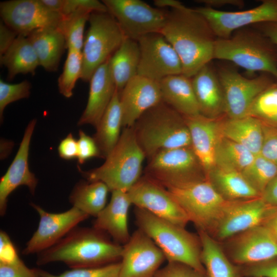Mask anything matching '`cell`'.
Instances as JSON below:
<instances>
[{"mask_svg":"<svg viewBox=\"0 0 277 277\" xmlns=\"http://www.w3.org/2000/svg\"><path fill=\"white\" fill-rule=\"evenodd\" d=\"M160 33L178 54L184 75L191 78L213 60L217 38L206 18L194 9L184 5L168 11Z\"/></svg>","mask_w":277,"mask_h":277,"instance_id":"obj_1","label":"cell"},{"mask_svg":"<svg viewBox=\"0 0 277 277\" xmlns=\"http://www.w3.org/2000/svg\"><path fill=\"white\" fill-rule=\"evenodd\" d=\"M123 245L93 227H75L52 247L37 253L36 264L60 262L71 269L91 268L120 262Z\"/></svg>","mask_w":277,"mask_h":277,"instance_id":"obj_2","label":"cell"},{"mask_svg":"<svg viewBox=\"0 0 277 277\" xmlns=\"http://www.w3.org/2000/svg\"><path fill=\"white\" fill-rule=\"evenodd\" d=\"M213 59L228 61L249 74L266 73L277 80V47L252 26L238 29L215 41Z\"/></svg>","mask_w":277,"mask_h":277,"instance_id":"obj_3","label":"cell"},{"mask_svg":"<svg viewBox=\"0 0 277 277\" xmlns=\"http://www.w3.org/2000/svg\"><path fill=\"white\" fill-rule=\"evenodd\" d=\"M133 128L147 160L164 150L191 146L184 116L163 101L143 113Z\"/></svg>","mask_w":277,"mask_h":277,"instance_id":"obj_4","label":"cell"},{"mask_svg":"<svg viewBox=\"0 0 277 277\" xmlns=\"http://www.w3.org/2000/svg\"><path fill=\"white\" fill-rule=\"evenodd\" d=\"M134 214L138 228L152 240L167 262L187 265L205 275L199 235L140 208L135 207Z\"/></svg>","mask_w":277,"mask_h":277,"instance_id":"obj_5","label":"cell"},{"mask_svg":"<svg viewBox=\"0 0 277 277\" xmlns=\"http://www.w3.org/2000/svg\"><path fill=\"white\" fill-rule=\"evenodd\" d=\"M145 159L133 127H126L101 166L89 171L78 167V170L87 181L102 182L110 192L128 191L141 178Z\"/></svg>","mask_w":277,"mask_h":277,"instance_id":"obj_6","label":"cell"},{"mask_svg":"<svg viewBox=\"0 0 277 277\" xmlns=\"http://www.w3.org/2000/svg\"><path fill=\"white\" fill-rule=\"evenodd\" d=\"M198 230L211 234L226 204L207 178L166 188Z\"/></svg>","mask_w":277,"mask_h":277,"instance_id":"obj_7","label":"cell"},{"mask_svg":"<svg viewBox=\"0 0 277 277\" xmlns=\"http://www.w3.org/2000/svg\"><path fill=\"white\" fill-rule=\"evenodd\" d=\"M83 49L81 80L89 82L95 70L108 60L126 38L117 21L108 12H93Z\"/></svg>","mask_w":277,"mask_h":277,"instance_id":"obj_8","label":"cell"},{"mask_svg":"<svg viewBox=\"0 0 277 277\" xmlns=\"http://www.w3.org/2000/svg\"><path fill=\"white\" fill-rule=\"evenodd\" d=\"M146 176L165 188L207 178L191 146L161 151L148 160Z\"/></svg>","mask_w":277,"mask_h":277,"instance_id":"obj_9","label":"cell"},{"mask_svg":"<svg viewBox=\"0 0 277 277\" xmlns=\"http://www.w3.org/2000/svg\"><path fill=\"white\" fill-rule=\"evenodd\" d=\"M126 38L135 41L148 34L160 33L167 11L140 0H103Z\"/></svg>","mask_w":277,"mask_h":277,"instance_id":"obj_10","label":"cell"},{"mask_svg":"<svg viewBox=\"0 0 277 277\" xmlns=\"http://www.w3.org/2000/svg\"><path fill=\"white\" fill-rule=\"evenodd\" d=\"M216 71L224 92L225 115L229 118L247 116L256 97L274 83V77L266 73L247 78L230 67H221Z\"/></svg>","mask_w":277,"mask_h":277,"instance_id":"obj_11","label":"cell"},{"mask_svg":"<svg viewBox=\"0 0 277 277\" xmlns=\"http://www.w3.org/2000/svg\"><path fill=\"white\" fill-rule=\"evenodd\" d=\"M277 209L267 205L261 197L227 201L223 213L210 234L217 241L263 225Z\"/></svg>","mask_w":277,"mask_h":277,"instance_id":"obj_12","label":"cell"},{"mask_svg":"<svg viewBox=\"0 0 277 277\" xmlns=\"http://www.w3.org/2000/svg\"><path fill=\"white\" fill-rule=\"evenodd\" d=\"M137 42L140 50L137 75L160 82L168 76L183 73L178 54L162 34H148Z\"/></svg>","mask_w":277,"mask_h":277,"instance_id":"obj_13","label":"cell"},{"mask_svg":"<svg viewBox=\"0 0 277 277\" xmlns=\"http://www.w3.org/2000/svg\"><path fill=\"white\" fill-rule=\"evenodd\" d=\"M132 205L176 225L185 227L190 222L168 191L144 175L127 191Z\"/></svg>","mask_w":277,"mask_h":277,"instance_id":"obj_14","label":"cell"},{"mask_svg":"<svg viewBox=\"0 0 277 277\" xmlns=\"http://www.w3.org/2000/svg\"><path fill=\"white\" fill-rule=\"evenodd\" d=\"M39 216L38 227L22 251L24 255L38 253L53 246L77 225L90 216L75 207L61 213L46 211L31 203Z\"/></svg>","mask_w":277,"mask_h":277,"instance_id":"obj_15","label":"cell"},{"mask_svg":"<svg viewBox=\"0 0 277 277\" xmlns=\"http://www.w3.org/2000/svg\"><path fill=\"white\" fill-rule=\"evenodd\" d=\"M194 9L203 15L219 38H227L236 30L252 25L277 22V0H264L246 10L226 11L204 6Z\"/></svg>","mask_w":277,"mask_h":277,"instance_id":"obj_16","label":"cell"},{"mask_svg":"<svg viewBox=\"0 0 277 277\" xmlns=\"http://www.w3.org/2000/svg\"><path fill=\"white\" fill-rule=\"evenodd\" d=\"M165 261L159 247L138 228L123 245L120 277H154Z\"/></svg>","mask_w":277,"mask_h":277,"instance_id":"obj_17","label":"cell"},{"mask_svg":"<svg viewBox=\"0 0 277 277\" xmlns=\"http://www.w3.org/2000/svg\"><path fill=\"white\" fill-rule=\"evenodd\" d=\"M1 20L18 35L27 36L43 28H57L62 16L53 12L39 0H11L0 3Z\"/></svg>","mask_w":277,"mask_h":277,"instance_id":"obj_18","label":"cell"},{"mask_svg":"<svg viewBox=\"0 0 277 277\" xmlns=\"http://www.w3.org/2000/svg\"><path fill=\"white\" fill-rule=\"evenodd\" d=\"M226 241H228L229 254L227 256L237 265H249L277 258V242L264 225L246 230Z\"/></svg>","mask_w":277,"mask_h":277,"instance_id":"obj_19","label":"cell"},{"mask_svg":"<svg viewBox=\"0 0 277 277\" xmlns=\"http://www.w3.org/2000/svg\"><path fill=\"white\" fill-rule=\"evenodd\" d=\"M123 127H132L140 116L162 102L159 82L137 75L120 93Z\"/></svg>","mask_w":277,"mask_h":277,"instance_id":"obj_20","label":"cell"},{"mask_svg":"<svg viewBox=\"0 0 277 277\" xmlns=\"http://www.w3.org/2000/svg\"><path fill=\"white\" fill-rule=\"evenodd\" d=\"M36 120L28 124L18 151L5 174L0 180V214L4 216L7 210L8 197L20 186H27L34 195L38 183L35 174L29 168L28 156L30 144Z\"/></svg>","mask_w":277,"mask_h":277,"instance_id":"obj_21","label":"cell"},{"mask_svg":"<svg viewBox=\"0 0 277 277\" xmlns=\"http://www.w3.org/2000/svg\"><path fill=\"white\" fill-rule=\"evenodd\" d=\"M201 114L184 117L189 131L191 147L201 164L206 174L214 166V154L221 137V120Z\"/></svg>","mask_w":277,"mask_h":277,"instance_id":"obj_22","label":"cell"},{"mask_svg":"<svg viewBox=\"0 0 277 277\" xmlns=\"http://www.w3.org/2000/svg\"><path fill=\"white\" fill-rule=\"evenodd\" d=\"M111 192L109 203L95 217L93 227L109 234L115 242L124 245L131 236L128 215L132 203L127 191L115 190Z\"/></svg>","mask_w":277,"mask_h":277,"instance_id":"obj_23","label":"cell"},{"mask_svg":"<svg viewBox=\"0 0 277 277\" xmlns=\"http://www.w3.org/2000/svg\"><path fill=\"white\" fill-rule=\"evenodd\" d=\"M109 60L101 65L92 75L86 107L78 125H97L116 90L109 68Z\"/></svg>","mask_w":277,"mask_h":277,"instance_id":"obj_24","label":"cell"},{"mask_svg":"<svg viewBox=\"0 0 277 277\" xmlns=\"http://www.w3.org/2000/svg\"><path fill=\"white\" fill-rule=\"evenodd\" d=\"M200 114L210 118L225 115L223 88L217 71L208 63L191 77Z\"/></svg>","mask_w":277,"mask_h":277,"instance_id":"obj_25","label":"cell"},{"mask_svg":"<svg viewBox=\"0 0 277 277\" xmlns=\"http://www.w3.org/2000/svg\"><path fill=\"white\" fill-rule=\"evenodd\" d=\"M159 82L163 102L184 117L200 114L191 78L183 74H175Z\"/></svg>","mask_w":277,"mask_h":277,"instance_id":"obj_26","label":"cell"},{"mask_svg":"<svg viewBox=\"0 0 277 277\" xmlns=\"http://www.w3.org/2000/svg\"><path fill=\"white\" fill-rule=\"evenodd\" d=\"M36 54L39 66L48 72L56 71L66 47V42L58 28L35 30L27 36Z\"/></svg>","mask_w":277,"mask_h":277,"instance_id":"obj_27","label":"cell"},{"mask_svg":"<svg viewBox=\"0 0 277 277\" xmlns=\"http://www.w3.org/2000/svg\"><path fill=\"white\" fill-rule=\"evenodd\" d=\"M198 235L205 277H244L242 267L231 261L218 241L202 230H198Z\"/></svg>","mask_w":277,"mask_h":277,"instance_id":"obj_28","label":"cell"},{"mask_svg":"<svg viewBox=\"0 0 277 277\" xmlns=\"http://www.w3.org/2000/svg\"><path fill=\"white\" fill-rule=\"evenodd\" d=\"M206 177L218 193L226 201L261 197L240 171L214 166L207 173Z\"/></svg>","mask_w":277,"mask_h":277,"instance_id":"obj_29","label":"cell"},{"mask_svg":"<svg viewBox=\"0 0 277 277\" xmlns=\"http://www.w3.org/2000/svg\"><path fill=\"white\" fill-rule=\"evenodd\" d=\"M222 135L243 145L255 155L260 153L263 140V126L258 119L246 116L229 118L225 115L221 123Z\"/></svg>","mask_w":277,"mask_h":277,"instance_id":"obj_30","label":"cell"},{"mask_svg":"<svg viewBox=\"0 0 277 277\" xmlns=\"http://www.w3.org/2000/svg\"><path fill=\"white\" fill-rule=\"evenodd\" d=\"M140 50L137 41L125 38L109 60V68L116 89L120 93L137 75Z\"/></svg>","mask_w":277,"mask_h":277,"instance_id":"obj_31","label":"cell"},{"mask_svg":"<svg viewBox=\"0 0 277 277\" xmlns=\"http://www.w3.org/2000/svg\"><path fill=\"white\" fill-rule=\"evenodd\" d=\"M123 127L120 92L116 89L110 103L96 126L94 139L102 158L106 159L119 140Z\"/></svg>","mask_w":277,"mask_h":277,"instance_id":"obj_32","label":"cell"},{"mask_svg":"<svg viewBox=\"0 0 277 277\" xmlns=\"http://www.w3.org/2000/svg\"><path fill=\"white\" fill-rule=\"evenodd\" d=\"M0 64L8 70V78L11 80L18 74L34 75L39 66L35 50L27 36L18 35L13 43L0 56Z\"/></svg>","mask_w":277,"mask_h":277,"instance_id":"obj_33","label":"cell"},{"mask_svg":"<svg viewBox=\"0 0 277 277\" xmlns=\"http://www.w3.org/2000/svg\"><path fill=\"white\" fill-rule=\"evenodd\" d=\"M109 191L102 182H80L73 189L69 201L73 207L96 217L106 206Z\"/></svg>","mask_w":277,"mask_h":277,"instance_id":"obj_34","label":"cell"},{"mask_svg":"<svg viewBox=\"0 0 277 277\" xmlns=\"http://www.w3.org/2000/svg\"><path fill=\"white\" fill-rule=\"evenodd\" d=\"M255 156L243 145L222 135L215 151L214 166L241 172L252 162Z\"/></svg>","mask_w":277,"mask_h":277,"instance_id":"obj_35","label":"cell"},{"mask_svg":"<svg viewBox=\"0 0 277 277\" xmlns=\"http://www.w3.org/2000/svg\"><path fill=\"white\" fill-rule=\"evenodd\" d=\"M91 13L86 9H78L63 17L57 28L64 36L68 50L82 51L84 28Z\"/></svg>","mask_w":277,"mask_h":277,"instance_id":"obj_36","label":"cell"},{"mask_svg":"<svg viewBox=\"0 0 277 277\" xmlns=\"http://www.w3.org/2000/svg\"><path fill=\"white\" fill-rule=\"evenodd\" d=\"M263 124L277 127V83L261 93L251 104L247 115Z\"/></svg>","mask_w":277,"mask_h":277,"instance_id":"obj_37","label":"cell"},{"mask_svg":"<svg viewBox=\"0 0 277 277\" xmlns=\"http://www.w3.org/2000/svg\"><path fill=\"white\" fill-rule=\"evenodd\" d=\"M241 173L261 195L268 184L277 175V165L259 154Z\"/></svg>","mask_w":277,"mask_h":277,"instance_id":"obj_38","label":"cell"},{"mask_svg":"<svg viewBox=\"0 0 277 277\" xmlns=\"http://www.w3.org/2000/svg\"><path fill=\"white\" fill-rule=\"evenodd\" d=\"M83 70L82 51L68 49L63 70L58 78L60 93L67 98L73 95V90L78 79L81 78Z\"/></svg>","mask_w":277,"mask_h":277,"instance_id":"obj_39","label":"cell"},{"mask_svg":"<svg viewBox=\"0 0 277 277\" xmlns=\"http://www.w3.org/2000/svg\"><path fill=\"white\" fill-rule=\"evenodd\" d=\"M120 261L104 266L71 269L62 273L55 275L42 270L44 277H120Z\"/></svg>","mask_w":277,"mask_h":277,"instance_id":"obj_40","label":"cell"},{"mask_svg":"<svg viewBox=\"0 0 277 277\" xmlns=\"http://www.w3.org/2000/svg\"><path fill=\"white\" fill-rule=\"evenodd\" d=\"M31 84L23 81L17 84H9L0 80V118L3 121V112L9 104L28 98L30 94Z\"/></svg>","mask_w":277,"mask_h":277,"instance_id":"obj_41","label":"cell"},{"mask_svg":"<svg viewBox=\"0 0 277 277\" xmlns=\"http://www.w3.org/2000/svg\"><path fill=\"white\" fill-rule=\"evenodd\" d=\"M0 277H44L42 269L27 267L19 257L10 263L0 262Z\"/></svg>","mask_w":277,"mask_h":277,"instance_id":"obj_42","label":"cell"},{"mask_svg":"<svg viewBox=\"0 0 277 277\" xmlns=\"http://www.w3.org/2000/svg\"><path fill=\"white\" fill-rule=\"evenodd\" d=\"M262 126L263 140L260 154L277 165V127L263 123Z\"/></svg>","mask_w":277,"mask_h":277,"instance_id":"obj_43","label":"cell"},{"mask_svg":"<svg viewBox=\"0 0 277 277\" xmlns=\"http://www.w3.org/2000/svg\"><path fill=\"white\" fill-rule=\"evenodd\" d=\"M78 145V162L84 164L88 160L92 157H101L98 147L93 138L88 135L82 130H79Z\"/></svg>","mask_w":277,"mask_h":277,"instance_id":"obj_44","label":"cell"},{"mask_svg":"<svg viewBox=\"0 0 277 277\" xmlns=\"http://www.w3.org/2000/svg\"><path fill=\"white\" fill-rule=\"evenodd\" d=\"M154 277H205V275L192 267L177 262H167L161 268Z\"/></svg>","mask_w":277,"mask_h":277,"instance_id":"obj_45","label":"cell"},{"mask_svg":"<svg viewBox=\"0 0 277 277\" xmlns=\"http://www.w3.org/2000/svg\"><path fill=\"white\" fill-rule=\"evenodd\" d=\"M78 9H84L93 12H108L102 1L98 0H64L61 12L62 17H65Z\"/></svg>","mask_w":277,"mask_h":277,"instance_id":"obj_46","label":"cell"},{"mask_svg":"<svg viewBox=\"0 0 277 277\" xmlns=\"http://www.w3.org/2000/svg\"><path fill=\"white\" fill-rule=\"evenodd\" d=\"M242 267L244 277H277V258Z\"/></svg>","mask_w":277,"mask_h":277,"instance_id":"obj_47","label":"cell"},{"mask_svg":"<svg viewBox=\"0 0 277 277\" xmlns=\"http://www.w3.org/2000/svg\"><path fill=\"white\" fill-rule=\"evenodd\" d=\"M19 255L8 234L3 230L0 231V262L10 263Z\"/></svg>","mask_w":277,"mask_h":277,"instance_id":"obj_48","label":"cell"},{"mask_svg":"<svg viewBox=\"0 0 277 277\" xmlns=\"http://www.w3.org/2000/svg\"><path fill=\"white\" fill-rule=\"evenodd\" d=\"M59 156L65 160H72L77 157V141L72 133H69L63 139L58 147Z\"/></svg>","mask_w":277,"mask_h":277,"instance_id":"obj_49","label":"cell"},{"mask_svg":"<svg viewBox=\"0 0 277 277\" xmlns=\"http://www.w3.org/2000/svg\"><path fill=\"white\" fill-rule=\"evenodd\" d=\"M18 34L6 25L2 20L0 22V56L9 48Z\"/></svg>","mask_w":277,"mask_h":277,"instance_id":"obj_50","label":"cell"},{"mask_svg":"<svg viewBox=\"0 0 277 277\" xmlns=\"http://www.w3.org/2000/svg\"><path fill=\"white\" fill-rule=\"evenodd\" d=\"M261 197L268 206L277 208V175L266 186Z\"/></svg>","mask_w":277,"mask_h":277,"instance_id":"obj_51","label":"cell"},{"mask_svg":"<svg viewBox=\"0 0 277 277\" xmlns=\"http://www.w3.org/2000/svg\"><path fill=\"white\" fill-rule=\"evenodd\" d=\"M195 2L203 5L204 7L216 10L227 6L242 8L245 4L243 0H197Z\"/></svg>","mask_w":277,"mask_h":277,"instance_id":"obj_52","label":"cell"},{"mask_svg":"<svg viewBox=\"0 0 277 277\" xmlns=\"http://www.w3.org/2000/svg\"><path fill=\"white\" fill-rule=\"evenodd\" d=\"M251 26L260 31L277 47V22L260 23Z\"/></svg>","mask_w":277,"mask_h":277,"instance_id":"obj_53","label":"cell"},{"mask_svg":"<svg viewBox=\"0 0 277 277\" xmlns=\"http://www.w3.org/2000/svg\"><path fill=\"white\" fill-rule=\"evenodd\" d=\"M64 0H39L42 5L49 10L61 14Z\"/></svg>","mask_w":277,"mask_h":277,"instance_id":"obj_54","label":"cell"},{"mask_svg":"<svg viewBox=\"0 0 277 277\" xmlns=\"http://www.w3.org/2000/svg\"><path fill=\"white\" fill-rule=\"evenodd\" d=\"M263 225L268 228L277 242V209L268 217Z\"/></svg>","mask_w":277,"mask_h":277,"instance_id":"obj_55","label":"cell"},{"mask_svg":"<svg viewBox=\"0 0 277 277\" xmlns=\"http://www.w3.org/2000/svg\"><path fill=\"white\" fill-rule=\"evenodd\" d=\"M154 4L159 8L170 7L171 9L182 7L184 5L175 0H155Z\"/></svg>","mask_w":277,"mask_h":277,"instance_id":"obj_56","label":"cell"},{"mask_svg":"<svg viewBox=\"0 0 277 277\" xmlns=\"http://www.w3.org/2000/svg\"><path fill=\"white\" fill-rule=\"evenodd\" d=\"M277 83V82H276Z\"/></svg>","mask_w":277,"mask_h":277,"instance_id":"obj_57","label":"cell"}]
</instances>
